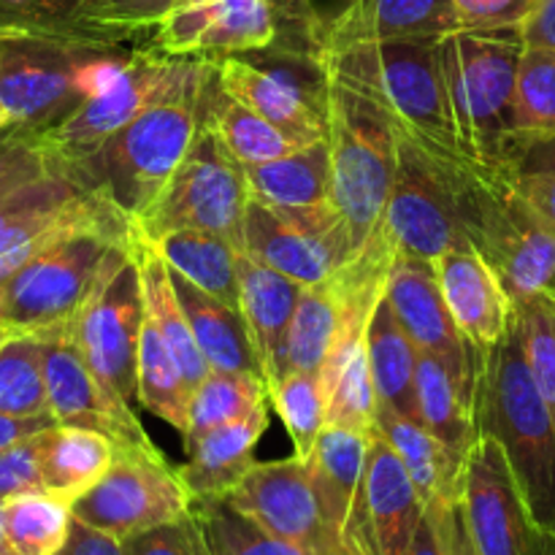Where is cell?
Instances as JSON below:
<instances>
[{
	"label": "cell",
	"instance_id": "83f0119b",
	"mask_svg": "<svg viewBox=\"0 0 555 555\" xmlns=\"http://www.w3.org/2000/svg\"><path fill=\"white\" fill-rule=\"evenodd\" d=\"M374 426L388 439L404 469L410 472L426 507L461 502L466 464L455 459L421 421H412V417L399 415V412L377 406Z\"/></svg>",
	"mask_w": 555,
	"mask_h": 555
},
{
	"label": "cell",
	"instance_id": "bcb514c9",
	"mask_svg": "<svg viewBox=\"0 0 555 555\" xmlns=\"http://www.w3.org/2000/svg\"><path fill=\"white\" fill-rule=\"evenodd\" d=\"M507 179L518 198L555 233V133L518 139Z\"/></svg>",
	"mask_w": 555,
	"mask_h": 555
},
{
	"label": "cell",
	"instance_id": "44dd1931",
	"mask_svg": "<svg viewBox=\"0 0 555 555\" xmlns=\"http://www.w3.org/2000/svg\"><path fill=\"white\" fill-rule=\"evenodd\" d=\"M228 502L269 534L314 555L328 542L309 466L296 453L282 461H255Z\"/></svg>",
	"mask_w": 555,
	"mask_h": 555
},
{
	"label": "cell",
	"instance_id": "74e56055",
	"mask_svg": "<svg viewBox=\"0 0 555 555\" xmlns=\"http://www.w3.org/2000/svg\"><path fill=\"white\" fill-rule=\"evenodd\" d=\"M269 388L255 372H209V377L193 390L190 399V423L184 442L190 437L211 431L225 423L242 421L260 406H269Z\"/></svg>",
	"mask_w": 555,
	"mask_h": 555
},
{
	"label": "cell",
	"instance_id": "f546056e",
	"mask_svg": "<svg viewBox=\"0 0 555 555\" xmlns=\"http://www.w3.org/2000/svg\"><path fill=\"white\" fill-rule=\"evenodd\" d=\"M117 455V442L101 431L54 423L41 434V477L47 493L74 504L101 482Z\"/></svg>",
	"mask_w": 555,
	"mask_h": 555
},
{
	"label": "cell",
	"instance_id": "ee69618b",
	"mask_svg": "<svg viewBox=\"0 0 555 555\" xmlns=\"http://www.w3.org/2000/svg\"><path fill=\"white\" fill-rule=\"evenodd\" d=\"M515 135L555 133V54L540 49H524L515 81Z\"/></svg>",
	"mask_w": 555,
	"mask_h": 555
},
{
	"label": "cell",
	"instance_id": "cb8c5ba5",
	"mask_svg": "<svg viewBox=\"0 0 555 555\" xmlns=\"http://www.w3.org/2000/svg\"><path fill=\"white\" fill-rule=\"evenodd\" d=\"M301 287L244 249L238 253V312L247 325L266 388L285 372V341Z\"/></svg>",
	"mask_w": 555,
	"mask_h": 555
},
{
	"label": "cell",
	"instance_id": "5bb4252c",
	"mask_svg": "<svg viewBox=\"0 0 555 555\" xmlns=\"http://www.w3.org/2000/svg\"><path fill=\"white\" fill-rule=\"evenodd\" d=\"M182 57H168L152 47H139L125 68L101 92L81 103L70 117L43 133L60 173H68L95 155L112 135L133 122L177 76Z\"/></svg>",
	"mask_w": 555,
	"mask_h": 555
},
{
	"label": "cell",
	"instance_id": "7402d4cb",
	"mask_svg": "<svg viewBox=\"0 0 555 555\" xmlns=\"http://www.w3.org/2000/svg\"><path fill=\"white\" fill-rule=\"evenodd\" d=\"M439 291L455 328L475 352H491L509 334L515 301L502 276L475 247H459L434 260Z\"/></svg>",
	"mask_w": 555,
	"mask_h": 555
},
{
	"label": "cell",
	"instance_id": "681fc988",
	"mask_svg": "<svg viewBox=\"0 0 555 555\" xmlns=\"http://www.w3.org/2000/svg\"><path fill=\"white\" fill-rule=\"evenodd\" d=\"M122 545L125 555H215L206 545V537L193 513L177 524L155 526V529L128 537Z\"/></svg>",
	"mask_w": 555,
	"mask_h": 555
},
{
	"label": "cell",
	"instance_id": "ab89813d",
	"mask_svg": "<svg viewBox=\"0 0 555 555\" xmlns=\"http://www.w3.org/2000/svg\"><path fill=\"white\" fill-rule=\"evenodd\" d=\"M9 540L16 555H57L74 524V504L54 493H27L3 504Z\"/></svg>",
	"mask_w": 555,
	"mask_h": 555
},
{
	"label": "cell",
	"instance_id": "d6986e66",
	"mask_svg": "<svg viewBox=\"0 0 555 555\" xmlns=\"http://www.w3.org/2000/svg\"><path fill=\"white\" fill-rule=\"evenodd\" d=\"M296 25L314 54L352 43L417 41L464 30L455 0H339L325 14Z\"/></svg>",
	"mask_w": 555,
	"mask_h": 555
},
{
	"label": "cell",
	"instance_id": "5b68a950",
	"mask_svg": "<svg viewBox=\"0 0 555 555\" xmlns=\"http://www.w3.org/2000/svg\"><path fill=\"white\" fill-rule=\"evenodd\" d=\"M139 47L68 41V38H0V103L14 125L52 130L101 92Z\"/></svg>",
	"mask_w": 555,
	"mask_h": 555
},
{
	"label": "cell",
	"instance_id": "816d5d0a",
	"mask_svg": "<svg viewBox=\"0 0 555 555\" xmlns=\"http://www.w3.org/2000/svg\"><path fill=\"white\" fill-rule=\"evenodd\" d=\"M537 0H455L464 30H515Z\"/></svg>",
	"mask_w": 555,
	"mask_h": 555
},
{
	"label": "cell",
	"instance_id": "9f6ffc18",
	"mask_svg": "<svg viewBox=\"0 0 555 555\" xmlns=\"http://www.w3.org/2000/svg\"><path fill=\"white\" fill-rule=\"evenodd\" d=\"M52 415H41V417H11V415H0V450L11 448V444L22 442L27 437H36V434L47 431L49 426H54Z\"/></svg>",
	"mask_w": 555,
	"mask_h": 555
},
{
	"label": "cell",
	"instance_id": "11a10c76",
	"mask_svg": "<svg viewBox=\"0 0 555 555\" xmlns=\"http://www.w3.org/2000/svg\"><path fill=\"white\" fill-rule=\"evenodd\" d=\"M57 555H125L122 540L74 518L65 547Z\"/></svg>",
	"mask_w": 555,
	"mask_h": 555
},
{
	"label": "cell",
	"instance_id": "8fae6325",
	"mask_svg": "<svg viewBox=\"0 0 555 555\" xmlns=\"http://www.w3.org/2000/svg\"><path fill=\"white\" fill-rule=\"evenodd\" d=\"M74 334L87 366L119 404H139V339L144 325V293L130 242L106 260L95 291L74 320Z\"/></svg>",
	"mask_w": 555,
	"mask_h": 555
},
{
	"label": "cell",
	"instance_id": "52a82bcc",
	"mask_svg": "<svg viewBox=\"0 0 555 555\" xmlns=\"http://www.w3.org/2000/svg\"><path fill=\"white\" fill-rule=\"evenodd\" d=\"M444 190L466 238L496 269L513 301L555 293V233L518 198L507 171L477 166Z\"/></svg>",
	"mask_w": 555,
	"mask_h": 555
},
{
	"label": "cell",
	"instance_id": "3957f363",
	"mask_svg": "<svg viewBox=\"0 0 555 555\" xmlns=\"http://www.w3.org/2000/svg\"><path fill=\"white\" fill-rule=\"evenodd\" d=\"M477 434L507 455L529 515L555 540V421L531 379L518 328L475 361Z\"/></svg>",
	"mask_w": 555,
	"mask_h": 555
},
{
	"label": "cell",
	"instance_id": "7c38bea8",
	"mask_svg": "<svg viewBox=\"0 0 555 555\" xmlns=\"http://www.w3.org/2000/svg\"><path fill=\"white\" fill-rule=\"evenodd\" d=\"M193 513V496L157 448L117 444L114 464L74 502V518L117 540L177 524Z\"/></svg>",
	"mask_w": 555,
	"mask_h": 555
},
{
	"label": "cell",
	"instance_id": "be15d7a7",
	"mask_svg": "<svg viewBox=\"0 0 555 555\" xmlns=\"http://www.w3.org/2000/svg\"><path fill=\"white\" fill-rule=\"evenodd\" d=\"M5 125H14L9 119V114H5V108H3V103H0V128H5Z\"/></svg>",
	"mask_w": 555,
	"mask_h": 555
},
{
	"label": "cell",
	"instance_id": "94428289",
	"mask_svg": "<svg viewBox=\"0 0 555 555\" xmlns=\"http://www.w3.org/2000/svg\"><path fill=\"white\" fill-rule=\"evenodd\" d=\"M0 555H16L14 545L9 540V531H5V518H3V504H0Z\"/></svg>",
	"mask_w": 555,
	"mask_h": 555
},
{
	"label": "cell",
	"instance_id": "d4e9b609",
	"mask_svg": "<svg viewBox=\"0 0 555 555\" xmlns=\"http://www.w3.org/2000/svg\"><path fill=\"white\" fill-rule=\"evenodd\" d=\"M269 428V406H260L242 421L225 423L184 442L188 464L179 466L193 502L228 499L255 466V448Z\"/></svg>",
	"mask_w": 555,
	"mask_h": 555
},
{
	"label": "cell",
	"instance_id": "f35d334b",
	"mask_svg": "<svg viewBox=\"0 0 555 555\" xmlns=\"http://www.w3.org/2000/svg\"><path fill=\"white\" fill-rule=\"evenodd\" d=\"M0 415H52L43 377L41 331H22L0 347Z\"/></svg>",
	"mask_w": 555,
	"mask_h": 555
},
{
	"label": "cell",
	"instance_id": "f1b7e54d",
	"mask_svg": "<svg viewBox=\"0 0 555 555\" xmlns=\"http://www.w3.org/2000/svg\"><path fill=\"white\" fill-rule=\"evenodd\" d=\"M130 253H133L135 266H139L146 314L160 328L168 350L177 358L184 383L190 385V390H195L209 377L211 369L206 363L204 352H201L198 341H195L193 328H190L188 314H184L182 301L177 296V287L171 282V269L163 260V255L150 242H144V238L130 236Z\"/></svg>",
	"mask_w": 555,
	"mask_h": 555
},
{
	"label": "cell",
	"instance_id": "91938a15",
	"mask_svg": "<svg viewBox=\"0 0 555 555\" xmlns=\"http://www.w3.org/2000/svg\"><path fill=\"white\" fill-rule=\"evenodd\" d=\"M318 555H361L347 540H328Z\"/></svg>",
	"mask_w": 555,
	"mask_h": 555
},
{
	"label": "cell",
	"instance_id": "ba28073f",
	"mask_svg": "<svg viewBox=\"0 0 555 555\" xmlns=\"http://www.w3.org/2000/svg\"><path fill=\"white\" fill-rule=\"evenodd\" d=\"M325 79V141L331 150L334 206L358 253L383 225L399 173V139L377 103L331 76Z\"/></svg>",
	"mask_w": 555,
	"mask_h": 555
},
{
	"label": "cell",
	"instance_id": "d6a6232c",
	"mask_svg": "<svg viewBox=\"0 0 555 555\" xmlns=\"http://www.w3.org/2000/svg\"><path fill=\"white\" fill-rule=\"evenodd\" d=\"M249 198L282 209H323L334 206L331 188V150L328 141L301 146L280 160L244 168Z\"/></svg>",
	"mask_w": 555,
	"mask_h": 555
},
{
	"label": "cell",
	"instance_id": "680465c9",
	"mask_svg": "<svg viewBox=\"0 0 555 555\" xmlns=\"http://www.w3.org/2000/svg\"><path fill=\"white\" fill-rule=\"evenodd\" d=\"M274 9H282L291 14L293 22H301V20H312V16L325 14L328 9H334L339 0H271Z\"/></svg>",
	"mask_w": 555,
	"mask_h": 555
},
{
	"label": "cell",
	"instance_id": "484cf974",
	"mask_svg": "<svg viewBox=\"0 0 555 555\" xmlns=\"http://www.w3.org/2000/svg\"><path fill=\"white\" fill-rule=\"evenodd\" d=\"M369 434L325 426L314 450L304 459L318 493L328 540H347L350 534L366 472Z\"/></svg>",
	"mask_w": 555,
	"mask_h": 555
},
{
	"label": "cell",
	"instance_id": "f5cc1de1",
	"mask_svg": "<svg viewBox=\"0 0 555 555\" xmlns=\"http://www.w3.org/2000/svg\"><path fill=\"white\" fill-rule=\"evenodd\" d=\"M426 509L431 513L434 524H437L439 529V537H442L444 555H480L475 540H472L469 534V526H466L461 502L434 504V507H426Z\"/></svg>",
	"mask_w": 555,
	"mask_h": 555
},
{
	"label": "cell",
	"instance_id": "b9f144b4",
	"mask_svg": "<svg viewBox=\"0 0 555 555\" xmlns=\"http://www.w3.org/2000/svg\"><path fill=\"white\" fill-rule=\"evenodd\" d=\"M179 0H85L81 25L92 41L117 47H150L168 11Z\"/></svg>",
	"mask_w": 555,
	"mask_h": 555
},
{
	"label": "cell",
	"instance_id": "f6af8a7d",
	"mask_svg": "<svg viewBox=\"0 0 555 555\" xmlns=\"http://www.w3.org/2000/svg\"><path fill=\"white\" fill-rule=\"evenodd\" d=\"M515 328L531 379L555 421V293L515 301Z\"/></svg>",
	"mask_w": 555,
	"mask_h": 555
},
{
	"label": "cell",
	"instance_id": "60d3db41",
	"mask_svg": "<svg viewBox=\"0 0 555 555\" xmlns=\"http://www.w3.org/2000/svg\"><path fill=\"white\" fill-rule=\"evenodd\" d=\"M193 518L198 520L206 545L215 555H314L269 534L263 526L238 513L228 499L193 502Z\"/></svg>",
	"mask_w": 555,
	"mask_h": 555
},
{
	"label": "cell",
	"instance_id": "30bf717a",
	"mask_svg": "<svg viewBox=\"0 0 555 555\" xmlns=\"http://www.w3.org/2000/svg\"><path fill=\"white\" fill-rule=\"evenodd\" d=\"M247 204L249 188L244 166L222 150L209 130L201 128L182 166L128 228L130 236L144 242L177 231H206L242 247Z\"/></svg>",
	"mask_w": 555,
	"mask_h": 555
},
{
	"label": "cell",
	"instance_id": "7a4b0ae2",
	"mask_svg": "<svg viewBox=\"0 0 555 555\" xmlns=\"http://www.w3.org/2000/svg\"><path fill=\"white\" fill-rule=\"evenodd\" d=\"M442 38L352 43L318 52L323 74L377 103L401 144L412 146L439 179L475 166L455 133L444 90Z\"/></svg>",
	"mask_w": 555,
	"mask_h": 555
},
{
	"label": "cell",
	"instance_id": "9c48e42d",
	"mask_svg": "<svg viewBox=\"0 0 555 555\" xmlns=\"http://www.w3.org/2000/svg\"><path fill=\"white\" fill-rule=\"evenodd\" d=\"M215 76L220 90L285 130L301 146L318 144L328 133V79L312 49L274 41L258 52L215 60Z\"/></svg>",
	"mask_w": 555,
	"mask_h": 555
},
{
	"label": "cell",
	"instance_id": "ac0fdd59",
	"mask_svg": "<svg viewBox=\"0 0 555 555\" xmlns=\"http://www.w3.org/2000/svg\"><path fill=\"white\" fill-rule=\"evenodd\" d=\"M383 233L396 258L434 260L459 247H469L450 193L412 146L399 141V173L383 217Z\"/></svg>",
	"mask_w": 555,
	"mask_h": 555
},
{
	"label": "cell",
	"instance_id": "f907efd6",
	"mask_svg": "<svg viewBox=\"0 0 555 555\" xmlns=\"http://www.w3.org/2000/svg\"><path fill=\"white\" fill-rule=\"evenodd\" d=\"M41 434L0 450V504L47 491L41 477Z\"/></svg>",
	"mask_w": 555,
	"mask_h": 555
},
{
	"label": "cell",
	"instance_id": "2e32d148",
	"mask_svg": "<svg viewBox=\"0 0 555 555\" xmlns=\"http://www.w3.org/2000/svg\"><path fill=\"white\" fill-rule=\"evenodd\" d=\"M280 33L271 0H179L152 33L168 57L220 60L271 47Z\"/></svg>",
	"mask_w": 555,
	"mask_h": 555
},
{
	"label": "cell",
	"instance_id": "6da1fadb",
	"mask_svg": "<svg viewBox=\"0 0 555 555\" xmlns=\"http://www.w3.org/2000/svg\"><path fill=\"white\" fill-rule=\"evenodd\" d=\"M211 85L215 60L182 57L163 95L65 177L106 201L130 225L193 150Z\"/></svg>",
	"mask_w": 555,
	"mask_h": 555
},
{
	"label": "cell",
	"instance_id": "9a60e30c",
	"mask_svg": "<svg viewBox=\"0 0 555 555\" xmlns=\"http://www.w3.org/2000/svg\"><path fill=\"white\" fill-rule=\"evenodd\" d=\"M466 526L480 555H555V540L534 524L496 439L477 434L464 475Z\"/></svg>",
	"mask_w": 555,
	"mask_h": 555
},
{
	"label": "cell",
	"instance_id": "4dcf8cb0",
	"mask_svg": "<svg viewBox=\"0 0 555 555\" xmlns=\"http://www.w3.org/2000/svg\"><path fill=\"white\" fill-rule=\"evenodd\" d=\"M171 269V266H168ZM171 282L177 287V296L182 301L188 323L193 328L195 341L204 352L211 372H255L260 374L258 358H255L253 341H249L247 325L242 312L220 298L209 296L184 280L182 274L171 269Z\"/></svg>",
	"mask_w": 555,
	"mask_h": 555
},
{
	"label": "cell",
	"instance_id": "1f68e13d",
	"mask_svg": "<svg viewBox=\"0 0 555 555\" xmlns=\"http://www.w3.org/2000/svg\"><path fill=\"white\" fill-rule=\"evenodd\" d=\"M366 352L372 383L377 390V404L393 410L399 415L417 417V363H421V347L410 339L401 323L396 320L393 309L379 298L366 331Z\"/></svg>",
	"mask_w": 555,
	"mask_h": 555
},
{
	"label": "cell",
	"instance_id": "ffe728a7",
	"mask_svg": "<svg viewBox=\"0 0 555 555\" xmlns=\"http://www.w3.org/2000/svg\"><path fill=\"white\" fill-rule=\"evenodd\" d=\"M426 504L388 439L374 426L369 434L361 499L347 542L361 555H410Z\"/></svg>",
	"mask_w": 555,
	"mask_h": 555
},
{
	"label": "cell",
	"instance_id": "e0dca14e",
	"mask_svg": "<svg viewBox=\"0 0 555 555\" xmlns=\"http://www.w3.org/2000/svg\"><path fill=\"white\" fill-rule=\"evenodd\" d=\"M41 336L47 399L54 421L63 423V426L101 431L117 444H128V448H155L135 410L114 401L101 388V383L81 356L74 323L41 331Z\"/></svg>",
	"mask_w": 555,
	"mask_h": 555
},
{
	"label": "cell",
	"instance_id": "e575fe53",
	"mask_svg": "<svg viewBox=\"0 0 555 555\" xmlns=\"http://www.w3.org/2000/svg\"><path fill=\"white\" fill-rule=\"evenodd\" d=\"M150 244L177 274L238 309V244L206 231L166 233Z\"/></svg>",
	"mask_w": 555,
	"mask_h": 555
},
{
	"label": "cell",
	"instance_id": "277c9868",
	"mask_svg": "<svg viewBox=\"0 0 555 555\" xmlns=\"http://www.w3.org/2000/svg\"><path fill=\"white\" fill-rule=\"evenodd\" d=\"M524 54L515 30H459L439 41L444 90L466 155L507 171L515 144V81Z\"/></svg>",
	"mask_w": 555,
	"mask_h": 555
},
{
	"label": "cell",
	"instance_id": "7bdbcfd3",
	"mask_svg": "<svg viewBox=\"0 0 555 555\" xmlns=\"http://www.w3.org/2000/svg\"><path fill=\"white\" fill-rule=\"evenodd\" d=\"M271 406L280 415L287 437L293 442V453L307 459L318 444L320 434L328 426L325 421V396L320 388L318 374L285 372L269 388Z\"/></svg>",
	"mask_w": 555,
	"mask_h": 555
},
{
	"label": "cell",
	"instance_id": "8d00e7d4",
	"mask_svg": "<svg viewBox=\"0 0 555 555\" xmlns=\"http://www.w3.org/2000/svg\"><path fill=\"white\" fill-rule=\"evenodd\" d=\"M190 399L193 390L184 383L177 358L171 356L160 328L144 309L139 339V404L184 437L190 423Z\"/></svg>",
	"mask_w": 555,
	"mask_h": 555
},
{
	"label": "cell",
	"instance_id": "8992f818",
	"mask_svg": "<svg viewBox=\"0 0 555 555\" xmlns=\"http://www.w3.org/2000/svg\"><path fill=\"white\" fill-rule=\"evenodd\" d=\"M128 242V222L112 206L68 228L0 285V320L20 331L70 323L95 291L108 255Z\"/></svg>",
	"mask_w": 555,
	"mask_h": 555
},
{
	"label": "cell",
	"instance_id": "4316f807",
	"mask_svg": "<svg viewBox=\"0 0 555 555\" xmlns=\"http://www.w3.org/2000/svg\"><path fill=\"white\" fill-rule=\"evenodd\" d=\"M415 390L423 426L466 464L477 439L475 377L459 372L434 352H421Z\"/></svg>",
	"mask_w": 555,
	"mask_h": 555
},
{
	"label": "cell",
	"instance_id": "6f0895ef",
	"mask_svg": "<svg viewBox=\"0 0 555 555\" xmlns=\"http://www.w3.org/2000/svg\"><path fill=\"white\" fill-rule=\"evenodd\" d=\"M410 555H444L442 537H439V529L437 524H434L428 509H426V518H423L421 526H417V534L415 540H412Z\"/></svg>",
	"mask_w": 555,
	"mask_h": 555
},
{
	"label": "cell",
	"instance_id": "603a6c76",
	"mask_svg": "<svg viewBox=\"0 0 555 555\" xmlns=\"http://www.w3.org/2000/svg\"><path fill=\"white\" fill-rule=\"evenodd\" d=\"M385 301L393 309L401 328L421 347V352H434L444 358L450 366L475 377L477 352L466 345L461 331L455 328L453 314L439 291L437 269L428 260L396 258L390 266Z\"/></svg>",
	"mask_w": 555,
	"mask_h": 555
},
{
	"label": "cell",
	"instance_id": "836d02e7",
	"mask_svg": "<svg viewBox=\"0 0 555 555\" xmlns=\"http://www.w3.org/2000/svg\"><path fill=\"white\" fill-rule=\"evenodd\" d=\"M204 128L244 168L280 160V157L301 150V144L296 139H291L285 130H280L269 119L260 117L258 112L238 103L225 90H220L217 76L209 90V98H206Z\"/></svg>",
	"mask_w": 555,
	"mask_h": 555
},
{
	"label": "cell",
	"instance_id": "d590c367",
	"mask_svg": "<svg viewBox=\"0 0 555 555\" xmlns=\"http://www.w3.org/2000/svg\"><path fill=\"white\" fill-rule=\"evenodd\" d=\"M341 314H345V298L336 276L320 285L301 287L285 341V372L320 374L339 336Z\"/></svg>",
	"mask_w": 555,
	"mask_h": 555
},
{
	"label": "cell",
	"instance_id": "4fadbf2b",
	"mask_svg": "<svg viewBox=\"0 0 555 555\" xmlns=\"http://www.w3.org/2000/svg\"><path fill=\"white\" fill-rule=\"evenodd\" d=\"M242 249L304 287L331 280L356 255L336 206L282 209L258 198L247 204Z\"/></svg>",
	"mask_w": 555,
	"mask_h": 555
},
{
	"label": "cell",
	"instance_id": "6125c7cd",
	"mask_svg": "<svg viewBox=\"0 0 555 555\" xmlns=\"http://www.w3.org/2000/svg\"><path fill=\"white\" fill-rule=\"evenodd\" d=\"M16 334H22V331L14 328V325H11V323H5V320H0V347H3L5 341L14 339Z\"/></svg>",
	"mask_w": 555,
	"mask_h": 555
},
{
	"label": "cell",
	"instance_id": "c3c4849f",
	"mask_svg": "<svg viewBox=\"0 0 555 555\" xmlns=\"http://www.w3.org/2000/svg\"><path fill=\"white\" fill-rule=\"evenodd\" d=\"M52 173L60 168L41 130L27 125L0 128V198Z\"/></svg>",
	"mask_w": 555,
	"mask_h": 555
},
{
	"label": "cell",
	"instance_id": "7dc6e473",
	"mask_svg": "<svg viewBox=\"0 0 555 555\" xmlns=\"http://www.w3.org/2000/svg\"><path fill=\"white\" fill-rule=\"evenodd\" d=\"M81 5L85 0H0V38L36 36L92 41L81 25Z\"/></svg>",
	"mask_w": 555,
	"mask_h": 555
},
{
	"label": "cell",
	"instance_id": "db71d44e",
	"mask_svg": "<svg viewBox=\"0 0 555 555\" xmlns=\"http://www.w3.org/2000/svg\"><path fill=\"white\" fill-rule=\"evenodd\" d=\"M524 49L555 54V0H537L529 14L515 27Z\"/></svg>",
	"mask_w": 555,
	"mask_h": 555
}]
</instances>
